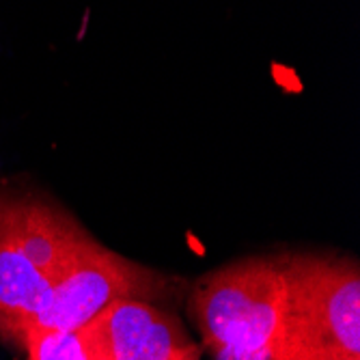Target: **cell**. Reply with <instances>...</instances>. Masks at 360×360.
Instances as JSON below:
<instances>
[{"label": "cell", "mask_w": 360, "mask_h": 360, "mask_svg": "<svg viewBox=\"0 0 360 360\" xmlns=\"http://www.w3.org/2000/svg\"><path fill=\"white\" fill-rule=\"evenodd\" d=\"M95 240L74 218L28 196H0V337L20 345L52 287Z\"/></svg>", "instance_id": "cell-1"}, {"label": "cell", "mask_w": 360, "mask_h": 360, "mask_svg": "<svg viewBox=\"0 0 360 360\" xmlns=\"http://www.w3.org/2000/svg\"><path fill=\"white\" fill-rule=\"evenodd\" d=\"M285 304L270 360L360 358V270L352 259L283 257Z\"/></svg>", "instance_id": "cell-2"}, {"label": "cell", "mask_w": 360, "mask_h": 360, "mask_svg": "<svg viewBox=\"0 0 360 360\" xmlns=\"http://www.w3.org/2000/svg\"><path fill=\"white\" fill-rule=\"evenodd\" d=\"M283 304L281 259L252 257L201 276L188 309L218 360H270Z\"/></svg>", "instance_id": "cell-3"}, {"label": "cell", "mask_w": 360, "mask_h": 360, "mask_svg": "<svg viewBox=\"0 0 360 360\" xmlns=\"http://www.w3.org/2000/svg\"><path fill=\"white\" fill-rule=\"evenodd\" d=\"M171 291V278L95 242L52 287L50 296L26 330L80 328L117 302H158Z\"/></svg>", "instance_id": "cell-4"}, {"label": "cell", "mask_w": 360, "mask_h": 360, "mask_svg": "<svg viewBox=\"0 0 360 360\" xmlns=\"http://www.w3.org/2000/svg\"><path fill=\"white\" fill-rule=\"evenodd\" d=\"M102 360H186L199 356L181 321L143 300H123L89 321Z\"/></svg>", "instance_id": "cell-5"}, {"label": "cell", "mask_w": 360, "mask_h": 360, "mask_svg": "<svg viewBox=\"0 0 360 360\" xmlns=\"http://www.w3.org/2000/svg\"><path fill=\"white\" fill-rule=\"evenodd\" d=\"M28 360H102L89 323L80 328H30L22 343Z\"/></svg>", "instance_id": "cell-6"}, {"label": "cell", "mask_w": 360, "mask_h": 360, "mask_svg": "<svg viewBox=\"0 0 360 360\" xmlns=\"http://www.w3.org/2000/svg\"><path fill=\"white\" fill-rule=\"evenodd\" d=\"M186 360H199V356H192V358H186Z\"/></svg>", "instance_id": "cell-7"}, {"label": "cell", "mask_w": 360, "mask_h": 360, "mask_svg": "<svg viewBox=\"0 0 360 360\" xmlns=\"http://www.w3.org/2000/svg\"><path fill=\"white\" fill-rule=\"evenodd\" d=\"M352 360H360V358H352Z\"/></svg>", "instance_id": "cell-8"}]
</instances>
